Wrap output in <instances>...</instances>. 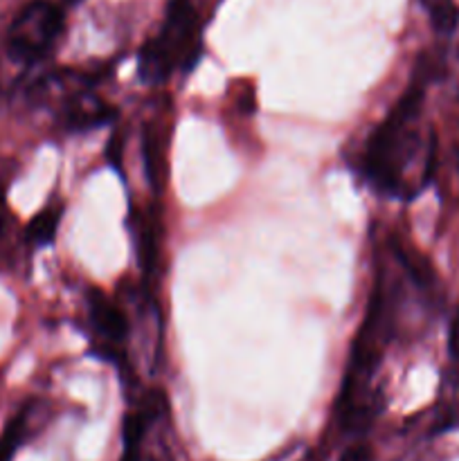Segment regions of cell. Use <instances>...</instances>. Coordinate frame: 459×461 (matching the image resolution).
Segmentation results:
<instances>
[{
	"mask_svg": "<svg viewBox=\"0 0 459 461\" xmlns=\"http://www.w3.org/2000/svg\"><path fill=\"white\" fill-rule=\"evenodd\" d=\"M120 461H140V448H124Z\"/></svg>",
	"mask_w": 459,
	"mask_h": 461,
	"instance_id": "cell-13",
	"label": "cell"
},
{
	"mask_svg": "<svg viewBox=\"0 0 459 461\" xmlns=\"http://www.w3.org/2000/svg\"><path fill=\"white\" fill-rule=\"evenodd\" d=\"M142 156H144V171L153 192H160L165 185L166 176V140L169 131L162 126V122H148L142 135Z\"/></svg>",
	"mask_w": 459,
	"mask_h": 461,
	"instance_id": "cell-6",
	"label": "cell"
},
{
	"mask_svg": "<svg viewBox=\"0 0 459 461\" xmlns=\"http://www.w3.org/2000/svg\"><path fill=\"white\" fill-rule=\"evenodd\" d=\"M4 225H7V198H4V192L0 189V234H3Z\"/></svg>",
	"mask_w": 459,
	"mask_h": 461,
	"instance_id": "cell-12",
	"label": "cell"
},
{
	"mask_svg": "<svg viewBox=\"0 0 459 461\" xmlns=\"http://www.w3.org/2000/svg\"><path fill=\"white\" fill-rule=\"evenodd\" d=\"M115 108L104 102L99 95L90 90H79L70 95L58 111V124L70 133H84V131L99 129L115 120Z\"/></svg>",
	"mask_w": 459,
	"mask_h": 461,
	"instance_id": "cell-5",
	"label": "cell"
},
{
	"mask_svg": "<svg viewBox=\"0 0 459 461\" xmlns=\"http://www.w3.org/2000/svg\"><path fill=\"white\" fill-rule=\"evenodd\" d=\"M374 453L369 444H354L342 453L340 461H372Z\"/></svg>",
	"mask_w": 459,
	"mask_h": 461,
	"instance_id": "cell-10",
	"label": "cell"
},
{
	"mask_svg": "<svg viewBox=\"0 0 459 461\" xmlns=\"http://www.w3.org/2000/svg\"><path fill=\"white\" fill-rule=\"evenodd\" d=\"M63 30V12L50 0L27 3L7 32V50L16 61L36 63L48 57Z\"/></svg>",
	"mask_w": 459,
	"mask_h": 461,
	"instance_id": "cell-3",
	"label": "cell"
},
{
	"mask_svg": "<svg viewBox=\"0 0 459 461\" xmlns=\"http://www.w3.org/2000/svg\"><path fill=\"white\" fill-rule=\"evenodd\" d=\"M448 354L450 358L459 363V311L454 313L453 322L448 327Z\"/></svg>",
	"mask_w": 459,
	"mask_h": 461,
	"instance_id": "cell-11",
	"label": "cell"
},
{
	"mask_svg": "<svg viewBox=\"0 0 459 461\" xmlns=\"http://www.w3.org/2000/svg\"><path fill=\"white\" fill-rule=\"evenodd\" d=\"M423 88L412 86L374 129L363 153V174L390 198H414L428 185L435 165V138L418 131Z\"/></svg>",
	"mask_w": 459,
	"mask_h": 461,
	"instance_id": "cell-1",
	"label": "cell"
},
{
	"mask_svg": "<svg viewBox=\"0 0 459 461\" xmlns=\"http://www.w3.org/2000/svg\"><path fill=\"white\" fill-rule=\"evenodd\" d=\"M43 412L45 410L40 401H30L25 408L18 410L16 417L9 421L7 430H4L3 437H0V461L12 459L14 453H16V450L30 439L32 432H34L36 428V419H39Z\"/></svg>",
	"mask_w": 459,
	"mask_h": 461,
	"instance_id": "cell-7",
	"label": "cell"
},
{
	"mask_svg": "<svg viewBox=\"0 0 459 461\" xmlns=\"http://www.w3.org/2000/svg\"><path fill=\"white\" fill-rule=\"evenodd\" d=\"M202 48V18L198 0H171L160 32L140 50V79L162 86L171 77L187 75Z\"/></svg>",
	"mask_w": 459,
	"mask_h": 461,
	"instance_id": "cell-2",
	"label": "cell"
},
{
	"mask_svg": "<svg viewBox=\"0 0 459 461\" xmlns=\"http://www.w3.org/2000/svg\"><path fill=\"white\" fill-rule=\"evenodd\" d=\"M88 320L94 340L102 345V354L106 358L120 356V347L129 340L130 333V322L124 313V306L93 288L88 293Z\"/></svg>",
	"mask_w": 459,
	"mask_h": 461,
	"instance_id": "cell-4",
	"label": "cell"
},
{
	"mask_svg": "<svg viewBox=\"0 0 459 461\" xmlns=\"http://www.w3.org/2000/svg\"><path fill=\"white\" fill-rule=\"evenodd\" d=\"M423 7H426L428 16H430L432 27H435L439 34H450L454 32L459 23V9L454 5V0H421Z\"/></svg>",
	"mask_w": 459,
	"mask_h": 461,
	"instance_id": "cell-9",
	"label": "cell"
},
{
	"mask_svg": "<svg viewBox=\"0 0 459 461\" xmlns=\"http://www.w3.org/2000/svg\"><path fill=\"white\" fill-rule=\"evenodd\" d=\"M61 214H63V207L61 205H48L30 221L27 225V241L32 243L34 248H43L50 246L57 237V230L58 223H61Z\"/></svg>",
	"mask_w": 459,
	"mask_h": 461,
	"instance_id": "cell-8",
	"label": "cell"
}]
</instances>
